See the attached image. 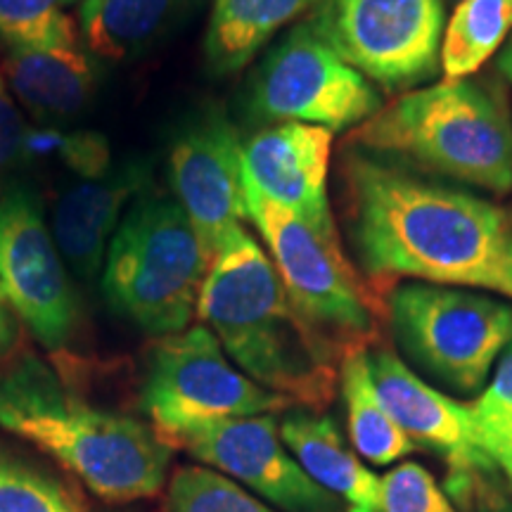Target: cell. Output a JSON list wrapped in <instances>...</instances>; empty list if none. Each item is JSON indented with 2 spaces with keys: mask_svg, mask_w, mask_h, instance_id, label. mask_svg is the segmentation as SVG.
<instances>
[{
  "mask_svg": "<svg viewBox=\"0 0 512 512\" xmlns=\"http://www.w3.org/2000/svg\"><path fill=\"white\" fill-rule=\"evenodd\" d=\"M349 235L377 283L472 287L512 299V207L351 150L342 162Z\"/></svg>",
  "mask_w": 512,
  "mask_h": 512,
  "instance_id": "obj_1",
  "label": "cell"
},
{
  "mask_svg": "<svg viewBox=\"0 0 512 512\" xmlns=\"http://www.w3.org/2000/svg\"><path fill=\"white\" fill-rule=\"evenodd\" d=\"M197 318L230 361L268 392L309 411L330 403L342 356L306 323L273 261L242 226L211 261Z\"/></svg>",
  "mask_w": 512,
  "mask_h": 512,
  "instance_id": "obj_2",
  "label": "cell"
},
{
  "mask_svg": "<svg viewBox=\"0 0 512 512\" xmlns=\"http://www.w3.org/2000/svg\"><path fill=\"white\" fill-rule=\"evenodd\" d=\"M0 430L48 453L107 503L157 496L174 451L145 422L83 399L34 354L0 368Z\"/></svg>",
  "mask_w": 512,
  "mask_h": 512,
  "instance_id": "obj_3",
  "label": "cell"
},
{
  "mask_svg": "<svg viewBox=\"0 0 512 512\" xmlns=\"http://www.w3.org/2000/svg\"><path fill=\"white\" fill-rule=\"evenodd\" d=\"M349 143L491 195L512 192V119L501 95L482 83L441 81L403 93Z\"/></svg>",
  "mask_w": 512,
  "mask_h": 512,
  "instance_id": "obj_4",
  "label": "cell"
},
{
  "mask_svg": "<svg viewBox=\"0 0 512 512\" xmlns=\"http://www.w3.org/2000/svg\"><path fill=\"white\" fill-rule=\"evenodd\" d=\"M209 266L176 197L147 188L110 242L102 292L119 316L147 335H176L197 316Z\"/></svg>",
  "mask_w": 512,
  "mask_h": 512,
  "instance_id": "obj_5",
  "label": "cell"
},
{
  "mask_svg": "<svg viewBox=\"0 0 512 512\" xmlns=\"http://www.w3.org/2000/svg\"><path fill=\"white\" fill-rule=\"evenodd\" d=\"M396 344L451 392L479 396L512 344V304L460 287L403 283L389 294Z\"/></svg>",
  "mask_w": 512,
  "mask_h": 512,
  "instance_id": "obj_6",
  "label": "cell"
},
{
  "mask_svg": "<svg viewBox=\"0 0 512 512\" xmlns=\"http://www.w3.org/2000/svg\"><path fill=\"white\" fill-rule=\"evenodd\" d=\"M245 207L306 323L342 358L368 349L377 335V311L361 275L344 259L342 242L316 233L290 209L261 195L247 178Z\"/></svg>",
  "mask_w": 512,
  "mask_h": 512,
  "instance_id": "obj_7",
  "label": "cell"
},
{
  "mask_svg": "<svg viewBox=\"0 0 512 512\" xmlns=\"http://www.w3.org/2000/svg\"><path fill=\"white\" fill-rule=\"evenodd\" d=\"M140 403L166 446L204 425L290 408L285 399L242 373L207 325L159 337Z\"/></svg>",
  "mask_w": 512,
  "mask_h": 512,
  "instance_id": "obj_8",
  "label": "cell"
},
{
  "mask_svg": "<svg viewBox=\"0 0 512 512\" xmlns=\"http://www.w3.org/2000/svg\"><path fill=\"white\" fill-rule=\"evenodd\" d=\"M306 22L356 72L389 91L430 81L439 69L441 0H318Z\"/></svg>",
  "mask_w": 512,
  "mask_h": 512,
  "instance_id": "obj_9",
  "label": "cell"
},
{
  "mask_svg": "<svg viewBox=\"0 0 512 512\" xmlns=\"http://www.w3.org/2000/svg\"><path fill=\"white\" fill-rule=\"evenodd\" d=\"M380 107L375 83L344 62L306 19L266 55L249 91L256 119L297 121L330 133L366 124Z\"/></svg>",
  "mask_w": 512,
  "mask_h": 512,
  "instance_id": "obj_10",
  "label": "cell"
},
{
  "mask_svg": "<svg viewBox=\"0 0 512 512\" xmlns=\"http://www.w3.org/2000/svg\"><path fill=\"white\" fill-rule=\"evenodd\" d=\"M0 290L43 349L67 347L79 306L43 204L31 188H10L0 197Z\"/></svg>",
  "mask_w": 512,
  "mask_h": 512,
  "instance_id": "obj_11",
  "label": "cell"
},
{
  "mask_svg": "<svg viewBox=\"0 0 512 512\" xmlns=\"http://www.w3.org/2000/svg\"><path fill=\"white\" fill-rule=\"evenodd\" d=\"M169 176L176 202L211 264L228 235L247 219L242 143L226 114L204 110L176 133Z\"/></svg>",
  "mask_w": 512,
  "mask_h": 512,
  "instance_id": "obj_12",
  "label": "cell"
},
{
  "mask_svg": "<svg viewBox=\"0 0 512 512\" xmlns=\"http://www.w3.org/2000/svg\"><path fill=\"white\" fill-rule=\"evenodd\" d=\"M204 467L245 486L256 498L285 512H339L342 498L320 489L287 451L275 413L221 420L178 437Z\"/></svg>",
  "mask_w": 512,
  "mask_h": 512,
  "instance_id": "obj_13",
  "label": "cell"
},
{
  "mask_svg": "<svg viewBox=\"0 0 512 512\" xmlns=\"http://www.w3.org/2000/svg\"><path fill=\"white\" fill-rule=\"evenodd\" d=\"M368 366L396 425L415 446L446 460L448 494L465 505L475 477L496 472V463L479 444L472 408L422 380L389 349L368 351Z\"/></svg>",
  "mask_w": 512,
  "mask_h": 512,
  "instance_id": "obj_14",
  "label": "cell"
},
{
  "mask_svg": "<svg viewBox=\"0 0 512 512\" xmlns=\"http://www.w3.org/2000/svg\"><path fill=\"white\" fill-rule=\"evenodd\" d=\"M332 136L328 128L283 121L242 145V169L261 195L290 209L316 233L339 240L328 195Z\"/></svg>",
  "mask_w": 512,
  "mask_h": 512,
  "instance_id": "obj_15",
  "label": "cell"
},
{
  "mask_svg": "<svg viewBox=\"0 0 512 512\" xmlns=\"http://www.w3.org/2000/svg\"><path fill=\"white\" fill-rule=\"evenodd\" d=\"M150 183L152 164L126 159L112 164L105 176L83 178L57 197L50 230L69 271L81 280H93L102 271L121 219Z\"/></svg>",
  "mask_w": 512,
  "mask_h": 512,
  "instance_id": "obj_16",
  "label": "cell"
},
{
  "mask_svg": "<svg viewBox=\"0 0 512 512\" xmlns=\"http://www.w3.org/2000/svg\"><path fill=\"white\" fill-rule=\"evenodd\" d=\"M3 79L12 98L41 121H67L91 107L100 67L81 43L46 48L5 46Z\"/></svg>",
  "mask_w": 512,
  "mask_h": 512,
  "instance_id": "obj_17",
  "label": "cell"
},
{
  "mask_svg": "<svg viewBox=\"0 0 512 512\" xmlns=\"http://www.w3.org/2000/svg\"><path fill=\"white\" fill-rule=\"evenodd\" d=\"M280 437L320 489L344 498L354 508L380 510V479L347 446L330 415L309 408L285 413Z\"/></svg>",
  "mask_w": 512,
  "mask_h": 512,
  "instance_id": "obj_18",
  "label": "cell"
},
{
  "mask_svg": "<svg viewBox=\"0 0 512 512\" xmlns=\"http://www.w3.org/2000/svg\"><path fill=\"white\" fill-rule=\"evenodd\" d=\"M197 0H79L83 46L102 60L145 55L188 17Z\"/></svg>",
  "mask_w": 512,
  "mask_h": 512,
  "instance_id": "obj_19",
  "label": "cell"
},
{
  "mask_svg": "<svg viewBox=\"0 0 512 512\" xmlns=\"http://www.w3.org/2000/svg\"><path fill=\"white\" fill-rule=\"evenodd\" d=\"M318 0H214L204 57L214 74H233L280 29L313 10Z\"/></svg>",
  "mask_w": 512,
  "mask_h": 512,
  "instance_id": "obj_20",
  "label": "cell"
},
{
  "mask_svg": "<svg viewBox=\"0 0 512 512\" xmlns=\"http://www.w3.org/2000/svg\"><path fill=\"white\" fill-rule=\"evenodd\" d=\"M339 389L347 408V427L354 451L373 465H389L413 451L415 444L396 425L377 392L368 366V349L344 354L339 363Z\"/></svg>",
  "mask_w": 512,
  "mask_h": 512,
  "instance_id": "obj_21",
  "label": "cell"
},
{
  "mask_svg": "<svg viewBox=\"0 0 512 512\" xmlns=\"http://www.w3.org/2000/svg\"><path fill=\"white\" fill-rule=\"evenodd\" d=\"M510 34L512 0H460L441 36L439 69L444 81L475 74Z\"/></svg>",
  "mask_w": 512,
  "mask_h": 512,
  "instance_id": "obj_22",
  "label": "cell"
},
{
  "mask_svg": "<svg viewBox=\"0 0 512 512\" xmlns=\"http://www.w3.org/2000/svg\"><path fill=\"white\" fill-rule=\"evenodd\" d=\"M0 512H91L72 484L0 446Z\"/></svg>",
  "mask_w": 512,
  "mask_h": 512,
  "instance_id": "obj_23",
  "label": "cell"
},
{
  "mask_svg": "<svg viewBox=\"0 0 512 512\" xmlns=\"http://www.w3.org/2000/svg\"><path fill=\"white\" fill-rule=\"evenodd\" d=\"M164 512H275L252 491L204 465L178 467L166 491Z\"/></svg>",
  "mask_w": 512,
  "mask_h": 512,
  "instance_id": "obj_24",
  "label": "cell"
},
{
  "mask_svg": "<svg viewBox=\"0 0 512 512\" xmlns=\"http://www.w3.org/2000/svg\"><path fill=\"white\" fill-rule=\"evenodd\" d=\"M24 162L55 164L83 181L105 176L112 169V145L98 131L29 126L24 138Z\"/></svg>",
  "mask_w": 512,
  "mask_h": 512,
  "instance_id": "obj_25",
  "label": "cell"
},
{
  "mask_svg": "<svg viewBox=\"0 0 512 512\" xmlns=\"http://www.w3.org/2000/svg\"><path fill=\"white\" fill-rule=\"evenodd\" d=\"M79 0H0V41L5 46L46 48L79 41V27L67 15Z\"/></svg>",
  "mask_w": 512,
  "mask_h": 512,
  "instance_id": "obj_26",
  "label": "cell"
},
{
  "mask_svg": "<svg viewBox=\"0 0 512 512\" xmlns=\"http://www.w3.org/2000/svg\"><path fill=\"white\" fill-rule=\"evenodd\" d=\"M479 444L496 467L512 460V344L498 358L494 380L472 403Z\"/></svg>",
  "mask_w": 512,
  "mask_h": 512,
  "instance_id": "obj_27",
  "label": "cell"
},
{
  "mask_svg": "<svg viewBox=\"0 0 512 512\" xmlns=\"http://www.w3.org/2000/svg\"><path fill=\"white\" fill-rule=\"evenodd\" d=\"M380 512H458L434 477L418 463H403L380 479Z\"/></svg>",
  "mask_w": 512,
  "mask_h": 512,
  "instance_id": "obj_28",
  "label": "cell"
},
{
  "mask_svg": "<svg viewBox=\"0 0 512 512\" xmlns=\"http://www.w3.org/2000/svg\"><path fill=\"white\" fill-rule=\"evenodd\" d=\"M27 131V121L19 112L3 74H0V178L10 174L15 166L24 164V138H27Z\"/></svg>",
  "mask_w": 512,
  "mask_h": 512,
  "instance_id": "obj_29",
  "label": "cell"
},
{
  "mask_svg": "<svg viewBox=\"0 0 512 512\" xmlns=\"http://www.w3.org/2000/svg\"><path fill=\"white\" fill-rule=\"evenodd\" d=\"M465 505H475V512H512V494L498 482L496 472H484L472 482Z\"/></svg>",
  "mask_w": 512,
  "mask_h": 512,
  "instance_id": "obj_30",
  "label": "cell"
},
{
  "mask_svg": "<svg viewBox=\"0 0 512 512\" xmlns=\"http://www.w3.org/2000/svg\"><path fill=\"white\" fill-rule=\"evenodd\" d=\"M19 339H22V323L0 290V368L17 356Z\"/></svg>",
  "mask_w": 512,
  "mask_h": 512,
  "instance_id": "obj_31",
  "label": "cell"
},
{
  "mask_svg": "<svg viewBox=\"0 0 512 512\" xmlns=\"http://www.w3.org/2000/svg\"><path fill=\"white\" fill-rule=\"evenodd\" d=\"M498 72L503 74L505 81L512 83V34L508 36V43H505L501 55H498Z\"/></svg>",
  "mask_w": 512,
  "mask_h": 512,
  "instance_id": "obj_32",
  "label": "cell"
},
{
  "mask_svg": "<svg viewBox=\"0 0 512 512\" xmlns=\"http://www.w3.org/2000/svg\"><path fill=\"white\" fill-rule=\"evenodd\" d=\"M498 470H503L505 477H508V482L512 484V460H508V463H503V465H498Z\"/></svg>",
  "mask_w": 512,
  "mask_h": 512,
  "instance_id": "obj_33",
  "label": "cell"
},
{
  "mask_svg": "<svg viewBox=\"0 0 512 512\" xmlns=\"http://www.w3.org/2000/svg\"><path fill=\"white\" fill-rule=\"evenodd\" d=\"M349 512H373V510H366V508H351Z\"/></svg>",
  "mask_w": 512,
  "mask_h": 512,
  "instance_id": "obj_34",
  "label": "cell"
}]
</instances>
